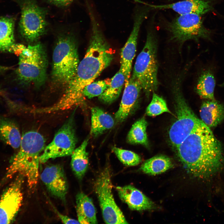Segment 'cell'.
I'll return each mask as SVG.
<instances>
[{
  "label": "cell",
  "instance_id": "obj_12",
  "mask_svg": "<svg viewBox=\"0 0 224 224\" xmlns=\"http://www.w3.org/2000/svg\"><path fill=\"white\" fill-rule=\"evenodd\" d=\"M134 8L133 15V24L129 36L120 52V69L124 74L125 83L131 77L133 61L135 56L138 36L140 29L147 18L150 8L143 4Z\"/></svg>",
  "mask_w": 224,
  "mask_h": 224
},
{
  "label": "cell",
  "instance_id": "obj_33",
  "mask_svg": "<svg viewBox=\"0 0 224 224\" xmlns=\"http://www.w3.org/2000/svg\"><path fill=\"white\" fill-rule=\"evenodd\" d=\"M10 69V68L7 67L0 66V72L4 71Z\"/></svg>",
  "mask_w": 224,
  "mask_h": 224
},
{
  "label": "cell",
  "instance_id": "obj_4",
  "mask_svg": "<svg viewBox=\"0 0 224 224\" xmlns=\"http://www.w3.org/2000/svg\"><path fill=\"white\" fill-rule=\"evenodd\" d=\"M158 70L157 40L154 33L150 30L144 46L136 58L131 76L138 81L147 96L158 87Z\"/></svg>",
  "mask_w": 224,
  "mask_h": 224
},
{
  "label": "cell",
  "instance_id": "obj_10",
  "mask_svg": "<svg viewBox=\"0 0 224 224\" xmlns=\"http://www.w3.org/2000/svg\"><path fill=\"white\" fill-rule=\"evenodd\" d=\"M73 112L55 134L52 141L45 147L40 156V162L44 163L50 159L71 155L77 142Z\"/></svg>",
  "mask_w": 224,
  "mask_h": 224
},
{
  "label": "cell",
  "instance_id": "obj_24",
  "mask_svg": "<svg viewBox=\"0 0 224 224\" xmlns=\"http://www.w3.org/2000/svg\"><path fill=\"white\" fill-rule=\"evenodd\" d=\"M215 85L213 71L212 68H208L203 71L199 77L196 90L201 98L214 100V91Z\"/></svg>",
  "mask_w": 224,
  "mask_h": 224
},
{
  "label": "cell",
  "instance_id": "obj_31",
  "mask_svg": "<svg viewBox=\"0 0 224 224\" xmlns=\"http://www.w3.org/2000/svg\"><path fill=\"white\" fill-rule=\"evenodd\" d=\"M55 211L63 223L64 224H79L78 221L76 220L71 218L67 216L63 215L60 213L56 209H54Z\"/></svg>",
  "mask_w": 224,
  "mask_h": 224
},
{
  "label": "cell",
  "instance_id": "obj_14",
  "mask_svg": "<svg viewBox=\"0 0 224 224\" xmlns=\"http://www.w3.org/2000/svg\"><path fill=\"white\" fill-rule=\"evenodd\" d=\"M41 180L53 196L64 201L68 190L67 178L62 167L58 165L45 167L40 175Z\"/></svg>",
  "mask_w": 224,
  "mask_h": 224
},
{
  "label": "cell",
  "instance_id": "obj_1",
  "mask_svg": "<svg viewBox=\"0 0 224 224\" xmlns=\"http://www.w3.org/2000/svg\"><path fill=\"white\" fill-rule=\"evenodd\" d=\"M90 17L91 34L86 53L79 63L75 76L57 102L59 107L64 110L83 103L84 88L93 82L114 58L110 46L94 14Z\"/></svg>",
  "mask_w": 224,
  "mask_h": 224
},
{
  "label": "cell",
  "instance_id": "obj_27",
  "mask_svg": "<svg viewBox=\"0 0 224 224\" xmlns=\"http://www.w3.org/2000/svg\"><path fill=\"white\" fill-rule=\"evenodd\" d=\"M147 122L144 117L136 121L132 125L127 136V142L132 144H139L148 147L146 132Z\"/></svg>",
  "mask_w": 224,
  "mask_h": 224
},
{
  "label": "cell",
  "instance_id": "obj_11",
  "mask_svg": "<svg viewBox=\"0 0 224 224\" xmlns=\"http://www.w3.org/2000/svg\"><path fill=\"white\" fill-rule=\"evenodd\" d=\"M20 22L21 33L28 40H37L45 31L47 24L45 12L35 0H23Z\"/></svg>",
  "mask_w": 224,
  "mask_h": 224
},
{
  "label": "cell",
  "instance_id": "obj_13",
  "mask_svg": "<svg viewBox=\"0 0 224 224\" xmlns=\"http://www.w3.org/2000/svg\"><path fill=\"white\" fill-rule=\"evenodd\" d=\"M24 177L18 174L3 192L0 198V224L12 222L22 204V186Z\"/></svg>",
  "mask_w": 224,
  "mask_h": 224
},
{
  "label": "cell",
  "instance_id": "obj_25",
  "mask_svg": "<svg viewBox=\"0 0 224 224\" xmlns=\"http://www.w3.org/2000/svg\"><path fill=\"white\" fill-rule=\"evenodd\" d=\"M173 166L171 159L162 155L154 156L146 161L140 170L144 173L156 175L164 173Z\"/></svg>",
  "mask_w": 224,
  "mask_h": 224
},
{
  "label": "cell",
  "instance_id": "obj_34",
  "mask_svg": "<svg viewBox=\"0 0 224 224\" xmlns=\"http://www.w3.org/2000/svg\"><path fill=\"white\" fill-rule=\"evenodd\" d=\"M1 91H0V95L1 94Z\"/></svg>",
  "mask_w": 224,
  "mask_h": 224
},
{
  "label": "cell",
  "instance_id": "obj_20",
  "mask_svg": "<svg viewBox=\"0 0 224 224\" xmlns=\"http://www.w3.org/2000/svg\"><path fill=\"white\" fill-rule=\"evenodd\" d=\"M113 118L100 108L95 107L91 109V134L97 137L114 126Z\"/></svg>",
  "mask_w": 224,
  "mask_h": 224
},
{
  "label": "cell",
  "instance_id": "obj_19",
  "mask_svg": "<svg viewBox=\"0 0 224 224\" xmlns=\"http://www.w3.org/2000/svg\"><path fill=\"white\" fill-rule=\"evenodd\" d=\"M76 210L80 224L97 223L96 210L92 199L82 192L76 196Z\"/></svg>",
  "mask_w": 224,
  "mask_h": 224
},
{
  "label": "cell",
  "instance_id": "obj_8",
  "mask_svg": "<svg viewBox=\"0 0 224 224\" xmlns=\"http://www.w3.org/2000/svg\"><path fill=\"white\" fill-rule=\"evenodd\" d=\"M177 119L169 132L170 140L176 147L198 126L201 120L194 114L187 104L180 88L175 89Z\"/></svg>",
  "mask_w": 224,
  "mask_h": 224
},
{
  "label": "cell",
  "instance_id": "obj_30",
  "mask_svg": "<svg viewBox=\"0 0 224 224\" xmlns=\"http://www.w3.org/2000/svg\"><path fill=\"white\" fill-rule=\"evenodd\" d=\"M111 79L93 82L86 86L83 89V94L84 97L91 99L99 96L108 87Z\"/></svg>",
  "mask_w": 224,
  "mask_h": 224
},
{
  "label": "cell",
  "instance_id": "obj_5",
  "mask_svg": "<svg viewBox=\"0 0 224 224\" xmlns=\"http://www.w3.org/2000/svg\"><path fill=\"white\" fill-rule=\"evenodd\" d=\"M79 62L75 40L68 36L60 38L53 55V80L60 85H68L75 76Z\"/></svg>",
  "mask_w": 224,
  "mask_h": 224
},
{
  "label": "cell",
  "instance_id": "obj_29",
  "mask_svg": "<svg viewBox=\"0 0 224 224\" xmlns=\"http://www.w3.org/2000/svg\"><path fill=\"white\" fill-rule=\"evenodd\" d=\"M112 149L120 161L126 166H136L141 161L139 155L133 152L116 147H113Z\"/></svg>",
  "mask_w": 224,
  "mask_h": 224
},
{
  "label": "cell",
  "instance_id": "obj_6",
  "mask_svg": "<svg viewBox=\"0 0 224 224\" xmlns=\"http://www.w3.org/2000/svg\"><path fill=\"white\" fill-rule=\"evenodd\" d=\"M47 60L44 49L40 44L25 47L19 55L17 74L24 83L42 84L46 79Z\"/></svg>",
  "mask_w": 224,
  "mask_h": 224
},
{
  "label": "cell",
  "instance_id": "obj_17",
  "mask_svg": "<svg viewBox=\"0 0 224 224\" xmlns=\"http://www.w3.org/2000/svg\"><path fill=\"white\" fill-rule=\"evenodd\" d=\"M120 199L132 210L142 211L154 209V203L140 190L131 185L116 188Z\"/></svg>",
  "mask_w": 224,
  "mask_h": 224
},
{
  "label": "cell",
  "instance_id": "obj_18",
  "mask_svg": "<svg viewBox=\"0 0 224 224\" xmlns=\"http://www.w3.org/2000/svg\"><path fill=\"white\" fill-rule=\"evenodd\" d=\"M200 114L201 120L207 126L215 127L224 119V106L215 100H209L202 103Z\"/></svg>",
  "mask_w": 224,
  "mask_h": 224
},
{
  "label": "cell",
  "instance_id": "obj_7",
  "mask_svg": "<svg viewBox=\"0 0 224 224\" xmlns=\"http://www.w3.org/2000/svg\"><path fill=\"white\" fill-rule=\"evenodd\" d=\"M110 167L106 166L98 175L94 184L105 222L107 224H128L124 215L116 203L112 193L113 185Z\"/></svg>",
  "mask_w": 224,
  "mask_h": 224
},
{
  "label": "cell",
  "instance_id": "obj_32",
  "mask_svg": "<svg viewBox=\"0 0 224 224\" xmlns=\"http://www.w3.org/2000/svg\"><path fill=\"white\" fill-rule=\"evenodd\" d=\"M55 4L62 6L69 5L73 0H49Z\"/></svg>",
  "mask_w": 224,
  "mask_h": 224
},
{
  "label": "cell",
  "instance_id": "obj_23",
  "mask_svg": "<svg viewBox=\"0 0 224 224\" xmlns=\"http://www.w3.org/2000/svg\"><path fill=\"white\" fill-rule=\"evenodd\" d=\"M110 79L107 89L98 96L100 101L108 104H111L119 97L125 84L126 78L124 73L119 69Z\"/></svg>",
  "mask_w": 224,
  "mask_h": 224
},
{
  "label": "cell",
  "instance_id": "obj_22",
  "mask_svg": "<svg viewBox=\"0 0 224 224\" xmlns=\"http://www.w3.org/2000/svg\"><path fill=\"white\" fill-rule=\"evenodd\" d=\"M0 138L14 149L20 146L21 137L16 124L8 118H0Z\"/></svg>",
  "mask_w": 224,
  "mask_h": 224
},
{
  "label": "cell",
  "instance_id": "obj_21",
  "mask_svg": "<svg viewBox=\"0 0 224 224\" xmlns=\"http://www.w3.org/2000/svg\"><path fill=\"white\" fill-rule=\"evenodd\" d=\"M89 138H87L81 145L75 149L71 154V166L77 178L81 180L84 176L89 164L88 153L86 150Z\"/></svg>",
  "mask_w": 224,
  "mask_h": 224
},
{
  "label": "cell",
  "instance_id": "obj_16",
  "mask_svg": "<svg viewBox=\"0 0 224 224\" xmlns=\"http://www.w3.org/2000/svg\"><path fill=\"white\" fill-rule=\"evenodd\" d=\"M151 8L171 9L180 15L196 14L203 15L212 11L211 1L209 0H183L166 4L154 5L142 2Z\"/></svg>",
  "mask_w": 224,
  "mask_h": 224
},
{
  "label": "cell",
  "instance_id": "obj_28",
  "mask_svg": "<svg viewBox=\"0 0 224 224\" xmlns=\"http://www.w3.org/2000/svg\"><path fill=\"white\" fill-rule=\"evenodd\" d=\"M164 112L171 113L165 100L162 97L154 93L152 100L146 109L147 115L150 116H155Z\"/></svg>",
  "mask_w": 224,
  "mask_h": 224
},
{
  "label": "cell",
  "instance_id": "obj_9",
  "mask_svg": "<svg viewBox=\"0 0 224 224\" xmlns=\"http://www.w3.org/2000/svg\"><path fill=\"white\" fill-rule=\"evenodd\" d=\"M166 27L172 40L180 43L200 39L211 40V32L204 26L201 15H180L167 24Z\"/></svg>",
  "mask_w": 224,
  "mask_h": 224
},
{
  "label": "cell",
  "instance_id": "obj_2",
  "mask_svg": "<svg viewBox=\"0 0 224 224\" xmlns=\"http://www.w3.org/2000/svg\"><path fill=\"white\" fill-rule=\"evenodd\" d=\"M176 149L184 168L194 177L202 179L209 178L216 174L223 165L224 159L221 143L202 120Z\"/></svg>",
  "mask_w": 224,
  "mask_h": 224
},
{
  "label": "cell",
  "instance_id": "obj_15",
  "mask_svg": "<svg viewBox=\"0 0 224 224\" xmlns=\"http://www.w3.org/2000/svg\"><path fill=\"white\" fill-rule=\"evenodd\" d=\"M142 90L138 81L131 77L125 83L120 105L115 114L117 122H123L133 112L138 102Z\"/></svg>",
  "mask_w": 224,
  "mask_h": 224
},
{
  "label": "cell",
  "instance_id": "obj_26",
  "mask_svg": "<svg viewBox=\"0 0 224 224\" xmlns=\"http://www.w3.org/2000/svg\"><path fill=\"white\" fill-rule=\"evenodd\" d=\"M14 25L12 18H0V50L13 52L16 44L14 43Z\"/></svg>",
  "mask_w": 224,
  "mask_h": 224
},
{
  "label": "cell",
  "instance_id": "obj_3",
  "mask_svg": "<svg viewBox=\"0 0 224 224\" xmlns=\"http://www.w3.org/2000/svg\"><path fill=\"white\" fill-rule=\"evenodd\" d=\"M45 140L39 132L30 131L21 137L20 148L10 160L4 180L19 174L26 179L29 188H36L39 176V166L41 153L45 147Z\"/></svg>",
  "mask_w": 224,
  "mask_h": 224
}]
</instances>
